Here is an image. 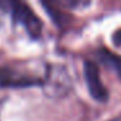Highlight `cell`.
Returning <instances> with one entry per match:
<instances>
[{"label": "cell", "instance_id": "52a82bcc", "mask_svg": "<svg viewBox=\"0 0 121 121\" xmlns=\"http://www.w3.org/2000/svg\"><path fill=\"white\" fill-rule=\"evenodd\" d=\"M112 40L116 47H121V29L115 31V34L112 35Z\"/></svg>", "mask_w": 121, "mask_h": 121}, {"label": "cell", "instance_id": "6da1fadb", "mask_svg": "<svg viewBox=\"0 0 121 121\" xmlns=\"http://www.w3.org/2000/svg\"><path fill=\"white\" fill-rule=\"evenodd\" d=\"M0 9L11 14L14 24L21 25L31 39H39L43 24L24 0H0Z\"/></svg>", "mask_w": 121, "mask_h": 121}, {"label": "cell", "instance_id": "8992f818", "mask_svg": "<svg viewBox=\"0 0 121 121\" xmlns=\"http://www.w3.org/2000/svg\"><path fill=\"white\" fill-rule=\"evenodd\" d=\"M98 57L107 68H109L112 72H115L121 78V56L120 55L111 52L107 48H100L98 51Z\"/></svg>", "mask_w": 121, "mask_h": 121}, {"label": "cell", "instance_id": "277c9868", "mask_svg": "<svg viewBox=\"0 0 121 121\" xmlns=\"http://www.w3.org/2000/svg\"><path fill=\"white\" fill-rule=\"evenodd\" d=\"M83 76L85 81H86L89 92L96 102H107L108 99V90L107 87L103 85L102 79H100L99 69H98L96 64L91 63V61H85L83 64Z\"/></svg>", "mask_w": 121, "mask_h": 121}, {"label": "cell", "instance_id": "3957f363", "mask_svg": "<svg viewBox=\"0 0 121 121\" xmlns=\"http://www.w3.org/2000/svg\"><path fill=\"white\" fill-rule=\"evenodd\" d=\"M42 86L48 96L51 98L64 96L72 87V81L68 70L61 65L47 66Z\"/></svg>", "mask_w": 121, "mask_h": 121}, {"label": "cell", "instance_id": "5b68a950", "mask_svg": "<svg viewBox=\"0 0 121 121\" xmlns=\"http://www.w3.org/2000/svg\"><path fill=\"white\" fill-rule=\"evenodd\" d=\"M44 8L53 18L56 14H61V11H72L89 5L90 0H42Z\"/></svg>", "mask_w": 121, "mask_h": 121}, {"label": "cell", "instance_id": "ba28073f", "mask_svg": "<svg viewBox=\"0 0 121 121\" xmlns=\"http://www.w3.org/2000/svg\"><path fill=\"white\" fill-rule=\"evenodd\" d=\"M109 121H121V115L120 116H116V117H113V118H111Z\"/></svg>", "mask_w": 121, "mask_h": 121}, {"label": "cell", "instance_id": "7a4b0ae2", "mask_svg": "<svg viewBox=\"0 0 121 121\" xmlns=\"http://www.w3.org/2000/svg\"><path fill=\"white\" fill-rule=\"evenodd\" d=\"M46 74V73H44ZM44 74L39 76L29 70L25 65H5L0 68V86L1 87H29L42 86Z\"/></svg>", "mask_w": 121, "mask_h": 121}]
</instances>
